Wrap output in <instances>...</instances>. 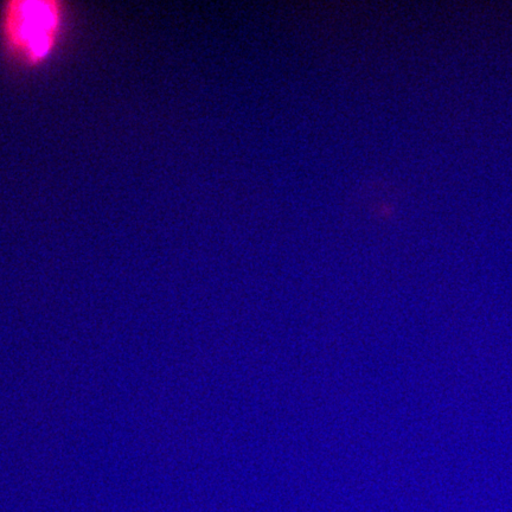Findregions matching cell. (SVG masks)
I'll use <instances>...</instances> for the list:
<instances>
[{"label": "cell", "instance_id": "6da1fadb", "mask_svg": "<svg viewBox=\"0 0 512 512\" xmlns=\"http://www.w3.org/2000/svg\"><path fill=\"white\" fill-rule=\"evenodd\" d=\"M66 4L60 0H6L0 5V41L12 60L46 66L60 46Z\"/></svg>", "mask_w": 512, "mask_h": 512}]
</instances>
